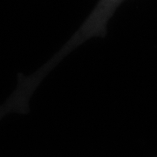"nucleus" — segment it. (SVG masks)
Returning <instances> with one entry per match:
<instances>
[]
</instances>
